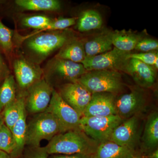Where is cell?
Wrapping results in <instances>:
<instances>
[{
	"instance_id": "2",
	"label": "cell",
	"mask_w": 158,
	"mask_h": 158,
	"mask_svg": "<svg viewBox=\"0 0 158 158\" xmlns=\"http://www.w3.org/2000/svg\"><path fill=\"white\" fill-rule=\"evenodd\" d=\"M26 50L32 62L39 64L50 54L60 49L71 38L65 31L43 32L26 38Z\"/></svg>"
},
{
	"instance_id": "18",
	"label": "cell",
	"mask_w": 158,
	"mask_h": 158,
	"mask_svg": "<svg viewBox=\"0 0 158 158\" xmlns=\"http://www.w3.org/2000/svg\"><path fill=\"white\" fill-rule=\"evenodd\" d=\"M27 111L25 102L21 109L19 118L15 124L11 131L14 136L15 147L14 152L11 155V158H18L21 154L26 145V131L27 124Z\"/></svg>"
},
{
	"instance_id": "38",
	"label": "cell",
	"mask_w": 158,
	"mask_h": 158,
	"mask_svg": "<svg viewBox=\"0 0 158 158\" xmlns=\"http://www.w3.org/2000/svg\"><path fill=\"white\" fill-rule=\"evenodd\" d=\"M135 158H141L140 157L137 156V157H136Z\"/></svg>"
},
{
	"instance_id": "6",
	"label": "cell",
	"mask_w": 158,
	"mask_h": 158,
	"mask_svg": "<svg viewBox=\"0 0 158 158\" xmlns=\"http://www.w3.org/2000/svg\"><path fill=\"white\" fill-rule=\"evenodd\" d=\"M131 53L114 48L111 50L103 53L93 56L86 57L81 64L87 71L112 70L124 73Z\"/></svg>"
},
{
	"instance_id": "32",
	"label": "cell",
	"mask_w": 158,
	"mask_h": 158,
	"mask_svg": "<svg viewBox=\"0 0 158 158\" xmlns=\"http://www.w3.org/2000/svg\"><path fill=\"white\" fill-rule=\"evenodd\" d=\"M44 147H29L24 154V158H48Z\"/></svg>"
},
{
	"instance_id": "19",
	"label": "cell",
	"mask_w": 158,
	"mask_h": 158,
	"mask_svg": "<svg viewBox=\"0 0 158 158\" xmlns=\"http://www.w3.org/2000/svg\"><path fill=\"white\" fill-rule=\"evenodd\" d=\"M113 33L110 31L100 34L85 43L84 48L86 57L97 56L111 50L113 48Z\"/></svg>"
},
{
	"instance_id": "20",
	"label": "cell",
	"mask_w": 158,
	"mask_h": 158,
	"mask_svg": "<svg viewBox=\"0 0 158 158\" xmlns=\"http://www.w3.org/2000/svg\"><path fill=\"white\" fill-rule=\"evenodd\" d=\"M55 57L81 63L86 58L84 44L80 40L71 39L59 49Z\"/></svg>"
},
{
	"instance_id": "8",
	"label": "cell",
	"mask_w": 158,
	"mask_h": 158,
	"mask_svg": "<svg viewBox=\"0 0 158 158\" xmlns=\"http://www.w3.org/2000/svg\"><path fill=\"white\" fill-rule=\"evenodd\" d=\"M46 112L53 115L62 128L63 133L80 128L81 116L73 109L54 89L50 102Z\"/></svg>"
},
{
	"instance_id": "30",
	"label": "cell",
	"mask_w": 158,
	"mask_h": 158,
	"mask_svg": "<svg viewBox=\"0 0 158 158\" xmlns=\"http://www.w3.org/2000/svg\"><path fill=\"white\" fill-rule=\"evenodd\" d=\"M129 58L135 59L140 60L148 65L154 66L157 69L158 68V54L157 51L131 53L129 55Z\"/></svg>"
},
{
	"instance_id": "5",
	"label": "cell",
	"mask_w": 158,
	"mask_h": 158,
	"mask_svg": "<svg viewBox=\"0 0 158 158\" xmlns=\"http://www.w3.org/2000/svg\"><path fill=\"white\" fill-rule=\"evenodd\" d=\"M123 121L117 115L82 116L80 120V128L99 144L109 140L113 131Z\"/></svg>"
},
{
	"instance_id": "14",
	"label": "cell",
	"mask_w": 158,
	"mask_h": 158,
	"mask_svg": "<svg viewBox=\"0 0 158 158\" xmlns=\"http://www.w3.org/2000/svg\"><path fill=\"white\" fill-rule=\"evenodd\" d=\"M124 73L131 76L138 86L143 89L152 87L156 80V69L137 59H129Z\"/></svg>"
},
{
	"instance_id": "7",
	"label": "cell",
	"mask_w": 158,
	"mask_h": 158,
	"mask_svg": "<svg viewBox=\"0 0 158 158\" xmlns=\"http://www.w3.org/2000/svg\"><path fill=\"white\" fill-rule=\"evenodd\" d=\"M147 96L143 88L133 87L130 92L116 97L117 115L123 120L134 116H140L147 106Z\"/></svg>"
},
{
	"instance_id": "22",
	"label": "cell",
	"mask_w": 158,
	"mask_h": 158,
	"mask_svg": "<svg viewBox=\"0 0 158 158\" xmlns=\"http://www.w3.org/2000/svg\"><path fill=\"white\" fill-rule=\"evenodd\" d=\"M103 21L101 15L93 9H88L82 12L78 21V30L87 32L101 28Z\"/></svg>"
},
{
	"instance_id": "24",
	"label": "cell",
	"mask_w": 158,
	"mask_h": 158,
	"mask_svg": "<svg viewBox=\"0 0 158 158\" xmlns=\"http://www.w3.org/2000/svg\"><path fill=\"white\" fill-rule=\"evenodd\" d=\"M25 102V97L20 95L5 108L2 115L4 122L9 129L11 130L15 124L20 114L21 109L23 104Z\"/></svg>"
},
{
	"instance_id": "31",
	"label": "cell",
	"mask_w": 158,
	"mask_h": 158,
	"mask_svg": "<svg viewBox=\"0 0 158 158\" xmlns=\"http://www.w3.org/2000/svg\"><path fill=\"white\" fill-rule=\"evenodd\" d=\"M158 42L152 38L143 37L136 44L135 49L141 52H148L157 50Z\"/></svg>"
},
{
	"instance_id": "17",
	"label": "cell",
	"mask_w": 158,
	"mask_h": 158,
	"mask_svg": "<svg viewBox=\"0 0 158 158\" xmlns=\"http://www.w3.org/2000/svg\"><path fill=\"white\" fill-rule=\"evenodd\" d=\"M136 151L108 140L99 143L94 158H135Z\"/></svg>"
},
{
	"instance_id": "33",
	"label": "cell",
	"mask_w": 158,
	"mask_h": 158,
	"mask_svg": "<svg viewBox=\"0 0 158 158\" xmlns=\"http://www.w3.org/2000/svg\"><path fill=\"white\" fill-rule=\"evenodd\" d=\"M51 158H94V155L80 153L72 155L56 154L52 156Z\"/></svg>"
},
{
	"instance_id": "26",
	"label": "cell",
	"mask_w": 158,
	"mask_h": 158,
	"mask_svg": "<svg viewBox=\"0 0 158 158\" xmlns=\"http://www.w3.org/2000/svg\"><path fill=\"white\" fill-rule=\"evenodd\" d=\"M15 147V141L12 132L4 122L0 127V150L11 155Z\"/></svg>"
},
{
	"instance_id": "37",
	"label": "cell",
	"mask_w": 158,
	"mask_h": 158,
	"mask_svg": "<svg viewBox=\"0 0 158 158\" xmlns=\"http://www.w3.org/2000/svg\"><path fill=\"white\" fill-rule=\"evenodd\" d=\"M4 123V119H3V116L2 114L0 115V127L1 125Z\"/></svg>"
},
{
	"instance_id": "34",
	"label": "cell",
	"mask_w": 158,
	"mask_h": 158,
	"mask_svg": "<svg viewBox=\"0 0 158 158\" xmlns=\"http://www.w3.org/2000/svg\"><path fill=\"white\" fill-rule=\"evenodd\" d=\"M9 69L0 55V79L6 76H8Z\"/></svg>"
},
{
	"instance_id": "27",
	"label": "cell",
	"mask_w": 158,
	"mask_h": 158,
	"mask_svg": "<svg viewBox=\"0 0 158 158\" xmlns=\"http://www.w3.org/2000/svg\"><path fill=\"white\" fill-rule=\"evenodd\" d=\"M77 19V18L72 17L52 19V22L45 29L35 31L33 34L28 35L27 37H24V38L25 39L26 38L31 37V36L37 35V34H40L43 32L59 31L64 30L67 28L75 24Z\"/></svg>"
},
{
	"instance_id": "3",
	"label": "cell",
	"mask_w": 158,
	"mask_h": 158,
	"mask_svg": "<svg viewBox=\"0 0 158 158\" xmlns=\"http://www.w3.org/2000/svg\"><path fill=\"white\" fill-rule=\"evenodd\" d=\"M74 82L81 84L92 94L107 92L116 94L125 86L121 73L116 70L89 71Z\"/></svg>"
},
{
	"instance_id": "1",
	"label": "cell",
	"mask_w": 158,
	"mask_h": 158,
	"mask_svg": "<svg viewBox=\"0 0 158 158\" xmlns=\"http://www.w3.org/2000/svg\"><path fill=\"white\" fill-rule=\"evenodd\" d=\"M98 144L81 129H77L58 134L44 148L48 155L80 153L94 155Z\"/></svg>"
},
{
	"instance_id": "21",
	"label": "cell",
	"mask_w": 158,
	"mask_h": 158,
	"mask_svg": "<svg viewBox=\"0 0 158 158\" xmlns=\"http://www.w3.org/2000/svg\"><path fill=\"white\" fill-rule=\"evenodd\" d=\"M143 38L141 35L125 30L113 31L112 42L114 48L119 50L131 52L135 49L138 41Z\"/></svg>"
},
{
	"instance_id": "12",
	"label": "cell",
	"mask_w": 158,
	"mask_h": 158,
	"mask_svg": "<svg viewBox=\"0 0 158 158\" xmlns=\"http://www.w3.org/2000/svg\"><path fill=\"white\" fill-rule=\"evenodd\" d=\"M13 69L18 84L23 90H27L43 78V71L38 64L23 56L15 60Z\"/></svg>"
},
{
	"instance_id": "11",
	"label": "cell",
	"mask_w": 158,
	"mask_h": 158,
	"mask_svg": "<svg viewBox=\"0 0 158 158\" xmlns=\"http://www.w3.org/2000/svg\"><path fill=\"white\" fill-rule=\"evenodd\" d=\"M57 92L63 100L82 117L91 100L92 94L76 82L63 84Z\"/></svg>"
},
{
	"instance_id": "28",
	"label": "cell",
	"mask_w": 158,
	"mask_h": 158,
	"mask_svg": "<svg viewBox=\"0 0 158 158\" xmlns=\"http://www.w3.org/2000/svg\"><path fill=\"white\" fill-rule=\"evenodd\" d=\"M52 20V19L45 15H32L23 18L21 23L26 27L41 30L46 28Z\"/></svg>"
},
{
	"instance_id": "13",
	"label": "cell",
	"mask_w": 158,
	"mask_h": 158,
	"mask_svg": "<svg viewBox=\"0 0 158 158\" xmlns=\"http://www.w3.org/2000/svg\"><path fill=\"white\" fill-rule=\"evenodd\" d=\"M116 94L107 92L92 94L83 116H108L117 115Z\"/></svg>"
},
{
	"instance_id": "10",
	"label": "cell",
	"mask_w": 158,
	"mask_h": 158,
	"mask_svg": "<svg viewBox=\"0 0 158 158\" xmlns=\"http://www.w3.org/2000/svg\"><path fill=\"white\" fill-rule=\"evenodd\" d=\"M140 116H134L123 120L113 131L110 141L136 151L140 139Z\"/></svg>"
},
{
	"instance_id": "15",
	"label": "cell",
	"mask_w": 158,
	"mask_h": 158,
	"mask_svg": "<svg viewBox=\"0 0 158 158\" xmlns=\"http://www.w3.org/2000/svg\"><path fill=\"white\" fill-rule=\"evenodd\" d=\"M49 73L74 82L86 73L87 71L81 63L54 57L48 65Z\"/></svg>"
},
{
	"instance_id": "36",
	"label": "cell",
	"mask_w": 158,
	"mask_h": 158,
	"mask_svg": "<svg viewBox=\"0 0 158 158\" xmlns=\"http://www.w3.org/2000/svg\"><path fill=\"white\" fill-rule=\"evenodd\" d=\"M0 158H11V156L5 152L0 150Z\"/></svg>"
},
{
	"instance_id": "23",
	"label": "cell",
	"mask_w": 158,
	"mask_h": 158,
	"mask_svg": "<svg viewBox=\"0 0 158 158\" xmlns=\"http://www.w3.org/2000/svg\"><path fill=\"white\" fill-rule=\"evenodd\" d=\"M15 3L21 9L31 11H58L61 7L57 0H16Z\"/></svg>"
},
{
	"instance_id": "29",
	"label": "cell",
	"mask_w": 158,
	"mask_h": 158,
	"mask_svg": "<svg viewBox=\"0 0 158 158\" xmlns=\"http://www.w3.org/2000/svg\"><path fill=\"white\" fill-rule=\"evenodd\" d=\"M12 35L13 33L11 29L0 20V46L7 53L11 52L13 49Z\"/></svg>"
},
{
	"instance_id": "16",
	"label": "cell",
	"mask_w": 158,
	"mask_h": 158,
	"mask_svg": "<svg viewBox=\"0 0 158 158\" xmlns=\"http://www.w3.org/2000/svg\"><path fill=\"white\" fill-rule=\"evenodd\" d=\"M141 141L142 156L158 149V113L157 111L152 112L148 116Z\"/></svg>"
},
{
	"instance_id": "35",
	"label": "cell",
	"mask_w": 158,
	"mask_h": 158,
	"mask_svg": "<svg viewBox=\"0 0 158 158\" xmlns=\"http://www.w3.org/2000/svg\"><path fill=\"white\" fill-rule=\"evenodd\" d=\"M141 158H158V149L156 150L151 153L142 156Z\"/></svg>"
},
{
	"instance_id": "9",
	"label": "cell",
	"mask_w": 158,
	"mask_h": 158,
	"mask_svg": "<svg viewBox=\"0 0 158 158\" xmlns=\"http://www.w3.org/2000/svg\"><path fill=\"white\" fill-rule=\"evenodd\" d=\"M54 89L46 80L41 79L27 90L26 111L32 114L45 112L50 102Z\"/></svg>"
},
{
	"instance_id": "4",
	"label": "cell",
	"mask_w": 158,
	"mask_h": 158,
	"mask_svg": "<svg viewBox=\"0 0 158 158\" xmlns=\"http://www.w3.org/2000/svg\"><path fill=\"white\" fill-rule=\"evenodd\" d=\"M62 133L61 126L53 115L46 112L35 114L27 124L26 145L39 147L42 140L50 141Z\"/></svg>"
},
{
	"instance_id": "25",
	"label": "cell",
	"mask_w": 158,
	"mask_h": 158,
	"mask_svg": "<svg viewBox=\"0 0 158 158\" xmlns=\"http://www.w3.org/2000/svg\"><path fill=\"white\" fill-rule=\"evenodd\" d=\"M16 97L14 77L8 75L0 86V113Z\"/></svg>"
},
{
	"instance_id": "39",
	"label": "cell",
	"mask_w": 158,
	"mask_h": 158,
	"mask_svg": "<svg viewBox=\"0 0 158 158\" xmlns=\"http://www.w3.org/2000/svg\"><path fill=\"white\" fill-rule=\"evenodd\" d=\"M136 157H137V156H136Z\"/></svg>"
}]
</instances>
